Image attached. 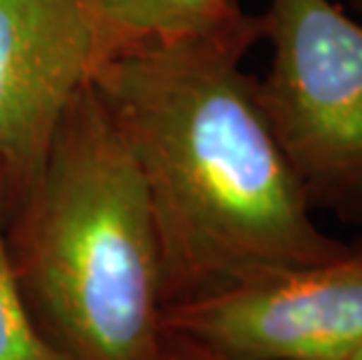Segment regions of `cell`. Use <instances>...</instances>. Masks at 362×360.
<instances>
[{
	"label": "cell",
	"mask_w": 362,
	"mask_h": 360,
	"mask_svg": "<svg viewBox=\"0 0 362 360\" xmlns=\"http://www.w3.org/2000/svg\"><path fill=\"white\" fill-rule=\"evenodd\" d=\"M262 17L225 33L119 45L91 87L138 168L166 309L318 265L349 243L311 204L241 61Z\"/></svg>",
	"instance_id": "cell-1"
},
{
	"label": "cell",
	"mask_w": 362,
	"mask_h": 360,
	"mask_svg": "<svg viewBox=\"0 0 362 360\" xmlns=\"http://www.w3.org/2000/svg\"><path fill=\"white\" fill-rule=\"evenodd\" d=\"M30 316L66 360H164L161 252L143 180L91 82L35 178L7 202Z\"/></svg>",
	"instance_id": "cell-2"
},
{
	"label": "cell",
	"mask_w": 362,
	"mask_h": 360,
	"mask_svg": "<svg viewBox=\"0 0 362 360\" xmlns=\"http://www.w3.org/2000/svg\"><path fill=\"white\" fill-rule=\"evenodd\" d=\"M259 101L311 209L362 225V21L332 0H269Z\"/></svg>",
	"instance_id": "cell-3"
},
{
	"label": "cell",
	"mask_w": 362,
	"mask_h": 360,
	"mask_svg": "<svg viewBox=\"0 0 362 360\" xmlns=\"http://www.w3.org/2000/svg\"><path fill=\"white\" fill-rule=\"evenodd\" d=\"M164 325L243 360H351L362 347V236L325 262L168 306Z\"/></svg>",
	"instance_id": "cell-4"
},
{
	"label": "cell",
	"mask_w": 362,
	"mask_h": 360,
	"mask_svg": "<svg viewBox=\"0 0 362 360\" xmlns=\"http://www.w3.org/2000/svg\"><path fill=\"white\" fill-rule=\"evenodd\" d=\"M110 52L91 0H0L5 202L35 178L73 98Z\"/></svg>",
	"instance_id": "cell-5"
},
{
	"label": "cell",
	"mask_w": 362,
	"mask_h": 360,
	"mask_svg": "<svg viewBox=\"0 0 362 360\" xmlns=\"http://www.w3.org/2000/svg\"><path fill=\"white\" fill-rule=\"evenodd\" d=\"M110 52L119 45L225 33L250 14L236 0H91Z\"/></svg>",
	"instance_id": "cell-6"
},
{
	"label": "cell",
	"mask_w": 362,
	"mask_h": 360,
	"mask_svg": "<svg viewBox=\"0 0 362 360\" xmlns=\"http://www.w3.org/2000/svg\"><path fill=\"white\" fill-rule=\"evenodd\" d=\"M5 175L0 171V360H66L30 316L14 277L5 234Z\"/></svg>",
	"instance_id": "cell-7"
},
{
	"label": "cell",
	"mask_w": 362,
	"mask_h": 360,
	"mask_svg": "<svg viewBox=\"0 0 362 360\" xmlns=\"http://www.w3.org/2000/svg\"><path fill=\"white\" fill-rule=\"evenodd\" d=\"M164 360H243V358L227 356V354H222V351L206 347V344L189 339V337L166 330Z\"/></svg>",
	"instance_id": "cell-8"
},
{
	"label": "cell",
	"mask_w": 362,
	"mask_h": 360,
	"mask_svg": "<svg viewBox=\"0 0 362 360\" xmlns=\"http://www.w3.org/2000/svg\"><path fill=\"white\" fill-rule=\"evenodd\" d=\"M351 7L362 17V0H351Z\"/></svg>",
	"instance_id": "cell-9"
},
{
	"label": "cell",
	"mask_w": 362,
	"mask_h": 360,
	"mask_svg": "<svg viewBox=\"0 0 362 360\" xmlns=\"http://www.w3.org/2000/svg\"><path fill=\"white\" fill-rule=\"evenodd\" d=\"M351 360H362V347H360V349L356 351V354L351 356Z\"/></svg>",
	"instance_id": "cell-10"
}]
</instances>
